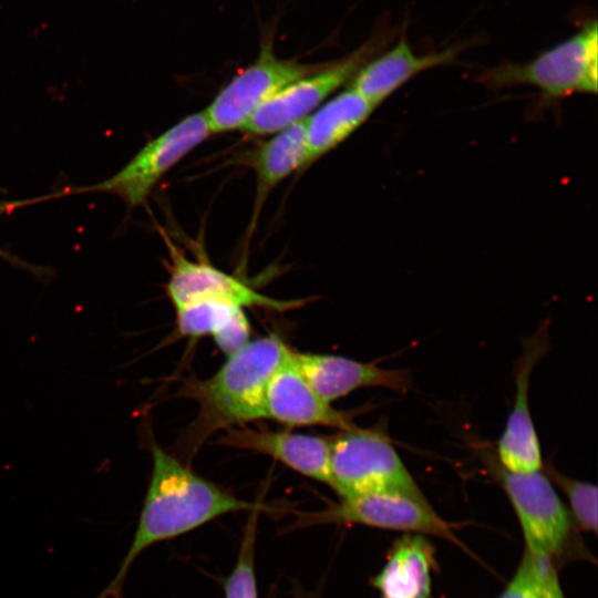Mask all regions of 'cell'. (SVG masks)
Wrapping results in <instances>:
<instances>
[{"instance_id": "1", "label": "cell", "mask_w": 598, "mask_h": 598, "mask_svg": "<svg viewBox=\"0 0 598 598\" xmlns=\"http://www.w3.org/2000/svg\"><path fill=\"white\" fill-rule=\"evenodd\" d=\"M153 470L131 546L114 578L95 598H122L125 578L151 546L173 539L228 513L264 511L199 476L176 456L152 445Z\"/></svg>"}, {"instance_id": "2", "label": "cell", "mask_w": 598, "mask_h": 598, "mask_svg": "<svg viewBox=\"0 0 598 598\" xmlns=\"http://www.w3.org/2000/svg\"><path fill=\"white\" fill-rule=\"evenodd\" d=\"M289 347L276 334L247 342L209 379L193 380L184 394L199 405L196 437L229 430L245 422L266 419L265 394L270 377Z\"/></svg>"}, {"instance_id": "3", "label": "cell", "mask_w": 598, "mask_h": 598, "mask_svg": "<svg viewBox=\"0 0 598 598\" xmlns=\"http://www.w3.org/2000/svg\"><path fill=\"white\" fill-rule=\"evenodd\" d=\"M477 83L491 91L532 86L547 101L574 94H596L598 29L589 20L569 38L526 62H504L485 69Z\"/></svg>"}, {"instance_id": "4", "label": "cell", "mask_w": 598, "mask_h": 598, "mask_svg": "<svg viewBox=\"0 0 598 598\" xmlns=\"http://www.w3.org/2000/svg\"><path fill=\"white\" fill-rule=\"evenodd\" d=\"M331 485L340 496L395 493L425 498L390 440L355 425L329 437Z\"/></svg>"}, {"instance_id": "5", "label": "cell", "mask_w": 598, "mask_h": 598, "mask_svg": "<svg viewBox=\"0 0 598 598\" xmlns=\"http://www.w3.org/2000/svg\"><path fill=\"white\" fill-rule=\"evenodd\" d=\"M392 38L388 29L378 31L349 55L324 63L319 70L293 81L265 102L241 131L270 135L305 120L343 85H349L358 71L382 52Z\"/></svg>"}, {"instance_id": "6", "label": "cell", "mask_w": 598, "mask_h": 598, "mask_svg": "<svg viewBox=\"0 0 598 598\" xmlns=\"http://www.w3.org/2000/svg\"><path fill=\"white\" fill-rule=\"evenodd\" d=\"M323 64L280 59L271 41L264 42L257 59L233 76L203 110L213 135L241 131L265 102Z\"/></svg>"}, {"instance_id": "7", "label": "cell", "mask_w": 598, "mask_h": 598, "mask_svg": "<svg viewBox=\"0 0 598 598\" xmlns=\"http://www.w3.org/2000/svg\"><path fill=\"white\" fill-rule=\"evenodd\" d=\"M212 135L203 111L188 114L145 144L116 174L74 193L112 194L128 208L140 206L167 172Z\"/></svg>"}, {"instance_id": "8", "label": "cell", "mask_w": 598, "mask_h": 598, "mask_svg": "<svg viewBox=\"0 0 598 598\" xmlns=\"http://www.w3.org/2000/svg\"><path fill=\"white\" fill-rule=\"evenodd\" d=\"M489 465L516 512L526 550L550 560L561 555L574 520L548 476L540 471L513 473L495 461Z\"/></svg>"}, {"instance_id": "9", "label": "cell", "mask_w": 598, "mask_h": 598, "mask_svg": "<svg viewBox=\"0 0 598 598\" xmlns=\"http://www.w3.org/2000/svg\"><path fill=\"white\" fill-rule=\"evenodd\" d=\"M360 524L370 527L430 534L458 543L453 525L440 517L425 498L395 493L342 497L330 507L302 515L300 525Z\"/></svg>"}, {"instance_id": "10", "label": "cell", "mask_w": 598, "mask_h": 598, "mask_svg": "<svg viewBox=\"0 0 598 598\" xmlns=\"http://www.w3.org/2000/svg\"><path fill=\"white\" fill-rule=\"evenodd\" d=\"M168 249V280L166 295L174 308L187 302L215 299L241 308L257 307L285 312L303 306L306 299H276L259 292L243 280L207 261L187 258L162 231Z\"/></svg>"}, {"instance_id": "11", "label": "cell", "mask_w": 598, "mask_h": 598, "mask_svg": "<svg viewBox=\"0 0 598 598\" xmlns=\"http://www.w3.org/2000/svg\"><path fill=\"white\" fill-rule=\"evenodd\" d=\"M548 324L543 323L524 341L516 368V393L497 444L499 464L513 473H532L543 466L540 445L528 408L530 374L548 350Z\"/></svg>"}, {"instance_id": "12", "label": "cell", "mask_w": 598, "mask_h": 598, "mask_svg": "<svg viewBox=\"0 0 598 598\" xmlns=\"http://www.w3.org/2000/svg\"><path fill=\"white\" fill-rule=\"evenodd\" d=\"M266 419L287 426H328L339 431L354 424L348 415L332 408L307 381L295 364L291 349L287 352L267 384Z\"/></svg>"}, {"instance_id": "13", "label": "cell", "mask_w": 598, "mask_h": 598, "mask_svg": "<svg viewBox=\"0 0 598 598\" xmlns=\"http://www.w3.org/2000/svg\"><path fill=\"white\" fill-rule=\"evenodd\" d=\"M291 357L307 381L328 403L361 388L382 386L405 392L411 386L408 370L383 369L375 363L327 353L291 350Z\"/></svg>"}, {"instance_id": "14", "label": "cell", "mask_w": 598, "mask_h": 598, "mask_svg": "<svg viewBox=\"0 0 598 598\" xmlns=\"http://www.w3.org/2000/svg\"><path fill=\"white\" fill-rule=\"evenodd\" d=\"M464 48L465 43H455L440 51L417 54L405 32H401L394 45L370 59L349 85L378 107L415 75L455 63Z\"/></svg>"}, {"instance_id": "15", "label": "cell", "mask_w": 598, "mask_h": 598, "mask_svg": "<svg viewBox=\"0 0 598 598\" xmlns=\"http://www.w3.org/2000/svg\"><path fill=\"white\" fill-rule=\"evenodd\" d=\"M220 444L271 456L299 474L331 485L329 439L289 431L233 427Z\"/></svg>"}, {"instance_id": "16", "label": "cell", "mask_w": 598, "mask_h": 598, "mask_svg": "<svg viewBox=\"0 0 598 598\" xmlns=\"http://www.w3.org/2000/svg\"><path fill=\"white\" fill-rule=\"evenodd\" d=\"M377 106L348 85L305 118L308 166L349 138Z\"/></svg>"}, {"instance_id": "17", "label": "cell", "mask_w": 598, "mask_h": 598, "mask_svg": "<svg viewBox=\"0 0 598 598\" xmlns=\"http://www.w3.org/2000/svg\"><path fill=\"white\" fill-rule=\"evenodd\" d=\"M433 550L419 535L399 539L382 570L372 579L381 598H430Z\"/></svg>"}, {"instance_id": "18", "label": "cell", "mask_w": 598, "mask_h": 598, "mask_svg": "<svg viewBox=\"0 0 598 598\" xmlns=\"http://www.w3.org/2000/svg\"><path fill=\"white\" fill-rule=\"evenodd\" d=\"M256 176L255 218L269 193L288 176L308 166L305 120L259 144L249 155Z\"/></svg>"}, {"instance_id": "19", "label": "cell", "mask_w": 598, "mask_h": 598, "mask_svg": "<svg viewBox=\"0 0 598 598\" xmlns=\"http://www.w3.org/2000/svg\"><path fill=\"white\" fill-rule=\"evenodd\" d=\"M177 330L181 334L217 339L240 315L244 308L221 300L204 299L175 308Z\"/></svg>"}, {"instance_id": "20", "label": "cell", "mask_w": 598, "mask_h": 598, "mask_svg": "<svg viewBox=\"0 0 598 598\" xmlns=\"http://www.w3.org/2000/svg\"><path fill=\"white\" fill-rule=\"evenodd\" d=\"M498 598H565L553 560L525 551Z\"/></svg>"}, {"instance_id": "21", "label": "cell", "mask_w": 598, "mask_h": 598, "mask_svg": "<svg viewBox=\"0 0 598 598\" xmlns=\"http://www.w3.org/2000/svg\"><path fill=\"white\" fill-rule=\"evenodd\" d=\"M259 512H250L236 565L225 580V598H258L255 573V540Z\"/></svg>"}, {"instance_id": "22", "label": "cell", "mask_w": 598, "mask_h": 598, "mask_svg": "<svg viewBox=\"0 0 598 598\" xmlns=\"http://www.w3.org/2000/svg\"><path fill=\"white\" fill-rule=\"evenodd\" d=\"M547 476L565 494L571 511V518L587 532L597 530V487L595 484L570 478L547 464Z\"/></svg>"}, {"instance_id": "23", "label": "cell", "mask_w": 598, "mask_h": 598, "mask_svg": "<svg viewBox=\"0 0 598 598\" xmlns=\"http://www.w3.org/2000/svg\"><path fill=\"white\" fill-rule=\"evenodd\" d=\"M56 196H60V194H54V195H49V196H43V197L32 198V199H24V200H0V216L3 214H9L23 206L32 205L43 199H49Z\"/></svg>"}, {"instance_id": "24", "label": "cell", "mask_w": 598, "mask_h": 598, "mask_svg": "<svg viewBox=\"0 0 598 598\" xmlns=\"http://www.w3.org/2000/svg\"><path fill=\"white\" fill-rule=\"evenodd\" d=\"M0 256L1 257H8V255L6 252H3L2 250H0Z\"/></svg>"}]
</instances>
